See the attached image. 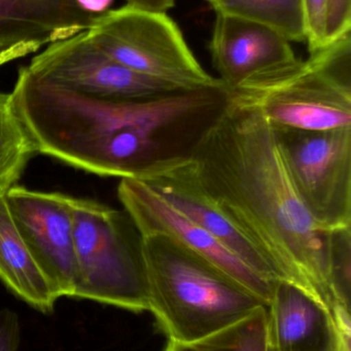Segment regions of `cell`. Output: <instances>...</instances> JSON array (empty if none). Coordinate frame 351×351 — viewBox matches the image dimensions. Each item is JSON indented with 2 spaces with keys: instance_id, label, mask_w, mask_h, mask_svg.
I'll return each instance as SVG.
<instances>
[{
  "instance_id": "4fadbf2b",
  "label": "cell",
  "mask_w": 351,
  "mask_h": 351,
  "mask_svg": "<svg viewBox=\"0 0 351 351\" xmlns=\"http://www.w3.org/2000/svg\"><path fill=\"white\" fill-rule=\"evenodd\" d=\"M144 182L179 214L201 227L264 278L276 282L261 252L204 195L181 165V160L148 173Z\"/></svg>"
},
{
  "instance_id": "9c48e42d",
  "label": "cell",
  "mask_w": 351,
  "mask_h": 351,
  "mask_svg": "<svg viewBox=\"0 0 351 351\" xmlns=\"http://www.w3.org/2000/svg\"><path fill=\"white\" fill-rule=\"evenodd\" d=\"M117 197L140 234L169 237L269 305L278 280H268L251 269L218 239L179 214L144 182L121 179Z\"/></svg>"
},
{
  "instance_id": "44dd1931",
  "label": "cell",
  "mask_w": 351,
  "mask_h": 351,
  "mask_svg": "<svg viewBox=\"0 0 351 351\" xmlns=\"http://www.w3.org/2000/svg\"><path fill=\"white\" fill-rule=\"evenodd\" d=\"M350 30L351 0H329L326 31L327 43L350 33Z\"/></svg>"
},
{
  "instance_id": "52a82bcc",
  "label": "cell",
  "mask_w": 351,
  "mask_h": 351,
  "mask_svg": "<svg viewBox=\"0 0 351 351\" xmlns=\"http://www.w3.org/2000/svg\"><path fill=\"white\" fill-rule=\"evenodd\" d=\"M293 185L325 231L351 227V127H272Z\"/></svg>"
},
{
  "instance_id": "7c38bea8",
  "label": "cell",
  "mask_w": 351,
  "mask_h": 351,
  "mask_svg": "<svg viewBox=\"0 0 351 351\" xmlns=\"http://www.w3.org/2000/svg\"><path fill=\"white\" fill-rule=\"evenodd\" d=\"M92 0H0V66L88 31Z\"/></svg>"
},
{
  "instance_id": "603a6c76",
  "label": "cell",
  "mask_w": 351,
  "mask_h": 351,
  "mask_svg": "<svg viewBox=\"0 0 351 351\" xmlns=\"http://www.w3.org/2000/svg\"><path fill=\"white\" fill-rule=\"evenodd\" d=\"M129 5L154 12H167L174 6V0H126Z\"/></svg>"
},
{
  "instance_id": "2e32d148",
  "label": "cell",
  "mask_w": 351,
  "mask_h": 351,
  "mask_svg": "<svg viewBox=\"0 0 351 351\" xmlns=\"http://www.w3.org/2000/svg\"><path fill=\"white\" fill-rule=\"evenodd\" d=\"M216 14H229L275 31L288 41H306L303 0H208Z\"/></svg>"
},
{
  "instance_id": "5bb4252c",
  "label": "cell",
  "mask_w": 351,
  "mask_h": 351,
  "mask_svg": "<svg viewBox=\"0 0 351 351\" xmlns=\"http://www.w3.org/2000/svg\"><path fill=\"white\" fill-rule=\"evenodd\" d=\"M269 344L275 351H341L331 311L300 287L278 280L267 306Z\"/></svg>"
},
{
  "instance_id": "8992f818",
  "label": "cell",
  "mask_w": 351,
  "mask_h": 351,
  "mask_svg": "<svg viewBox=\"0 0 351 351\" xmlns=\"http://www.w3.org/2000/svg\"><path fill=\"white\" fill-rule=\"evenodd\" d=\"M87 35L125 67L181 90L223 84L202 67L167 12L126 4L99 14Z\"/></svg>"
},
{
  "instance_id": "6da1fadb",
  "label": "cell",
  "mask_w": 351,
  "mask_h": 351,
  "mask_svg": "<svg viewBox=\"0 0 351 351\" xmlns=\"http://www.w3.org/2000/svg\"><path fill=\"white\" fill-rule=\"evenodd\" d=\"M10 94L37 154L133 180L188 158L230 98L224 84L150 98H96L54 86L27 66Z\"/></svg>"
},
{
  "instance_id": "277c9868",
  "label": "cell",
  "mask_w": 351,
  "mask_h": 351,
  "mask_svg": "<svg viewBox=\"0 0 351 351\" xmlns=\"http://www.w3.org/2000/svg\"><path fill=\"white\" fill-rule=\"evenodd\" d=\"M350 32L269 77L229 90L272 127L327 131L351 127Z\"/></svg>"
},
{
  "instance_id": "30bf717a",
  "label": "cell",
  "mask_w": 351,
  "mask_h": 351,
  "mask_svg": "<svg viewBox=\"0 0 351 351\" xmlns=\"http://www.w3.org/2000/svg\"><path fill=\"white\" fill-rule=\"evenodd\" d=\"M6 204L31 255L58 298L74 297L76 257L70 196L12 186Z\"/></svg>"
},
{
  "instance_id": "5b68a950",
  "label": "cell",
  "mask_w": 351,
  "mask_h": 351,
  "mask_svg": "<svg viewBox=\"0 0 351 351\" xmlns=\"http://www.w3.org/2000/svg\"><path fill=\"white\" fill-rule=\"evenodd\" d=\"M76 257L74 297L150 311L142 237L125 210L70 196Z\"/></svg>"
},
{
  "instance_id": "7a4b0ae2",
  "label": "cell",
  "mask_w": 351,
  "mask_h": 351,
  "mask_svg": "<svg viewBox=\"0 0 351 351\" xmlns=\"http://www.w3.org/2000/svg\"><path fill=\"white\" fill-rule=\"evenodd\" d=\"M181 165L261 252L276 280L297 285L331 311L330 231L321 229L299 197L273 128L258 109L230 95Z\"/></svg>"
},
{
  "instance_id": "ba28073f",
  "label": "cell",
  "mask_w": 351,
  "mask_h": 351,
  "mask_svg": "<svg viewBox=\"0 0 351 351\" xmlns=\"http://www.w3.org/2000/svg\"><path fill=\"white\" fill-rule=\"evenodd\" d=\"M27 67L54 86L96 98L141 99L188 90L125 67L99 49L87 31L47 45Z\"/></svg>"
},
{
  "instance_id": "9a60e30c",
  "label": "cell",
  "mask_w": 351,
  "mask_h": 351,
  "mask_svg": "<svg viewBox=\"0 0 351 351\" xmlns=\"http://www.w3.org/2000/svg\"><path fill=\"white\" fill-rule=\"evenodd\" d=\"M0 280L16 296L41 313H52L58 296L23 239L0 193Z\"/></svg>"
},
{
  "instance_id": "7402d4cb",
  "label": "cell",
  "mask_w": 351,
  "mask_h": 351,
  "mask_svg": "<svg viewBox=\"0 0 351 351\" xmlns=\"http://www.w3.org/2000/svg\"><path fill=\"white\" fill-rule=\"evenodd\" d=\"M20 328L16 313L10 309L0 311V351H16Z\"/></svg>"
},
{
  "instance_id": "ac0fdd59",
  "label": "cell",
  "mask_w": 351,
  "mask_h": 351,
  "mask_svg": "<svg viewBox=\"0 0 351 351\" xmlns=\"http://www.w3.org/2000/svg\"><path fill=\"white\" fill-rule=\"evenodd\" d=\"M267 306L236 325L191 343L169 341L164 351H268Z\"/></svg>"
},
{
  "instance_id": "cb8c5ba5",
  "label": "cell",
  "mask_w": 351,
  "mask_h": 351,
  "mask_svg": "<svg viewBox=\"0 0 351 351\" xmlns=\"http://www.w3.org/2000/svg\"><path fill=\"white\" fill-rule=\"evenodd\" d=\"M268 351H275L273 350V348H271V346H269V350Z\"/></svg>"
},
{
  "instance_id": "3957f363",
  "label": "cell",
  "mask_w": 351,
  "mask_h": 351,
  "mask_svg": "<svg viewBox=\"0 0 351 351\" xmlns=\"http://www.w3.org/2000/svg\"><path fill=\"white\" fill-rule=\"evenodd\" d=\"M141 237L150 311L169 341H199L267 306L259 297L169 237Z\"/></svg>"
},
{
  "instance_id": "d6986e66",
  "label": "cell",
  "mask_w": 351,
  "mask_h": 351,
  "mask_svg": "<svg viewBox=\"0 0 351 351\" xmlns=\"http://www.w3.org/2000/svg\"><path fill=\"white\" fill-rule=\"evenodd\" d=\"M330 282L335 302L350 311L351 227L330 231Z\"/></svg>"
},
{
  "instance_id": "ffe728a7",
  "label": "cell",
  "mask_w": 351,
  "mask_h": 351,
  "mask_svg": "<svg viewBox=\"0 0 351 351\" xmlns=\"http://www.w3.org/2000/svg\"><path fill=\"white\" fill-rule=\"evenodd\" d=\"M306 19V43L309 53L326 45L329 0H303Z\"/></svg>"
},
{
  "instance_id": "e0dca14e",
  "label": "cell",
  "mask_w": 351,
  "mask_h": 351,
  "mask_svg": "<svg viewBox=\"0 0 351 351\" xmlns=\"http://www.w3.org/2000/svg\"><path fill=\"white\" fill-rule=\"evenodd\" d=\"M36 154L34 143L14 109L12 94L0 92V193L14 186Z\"/></svg>"
},
{
  "instance_id": "8fae6325",
  "label": "cell",
  "mask_w": 351,
  "mask_h": 351,
  "mask_svg": "<svg viewBox=\"0 0 351 351\" xmlns=\"http://www.w3.org/2000/svg\"><path fill=\"white\" fill-rule=\"evenodd\" d=\"M210 53L228 90L284 71L299 61L288 39L257 23L216 14Z\"/></svg>"
}]
</instances>
